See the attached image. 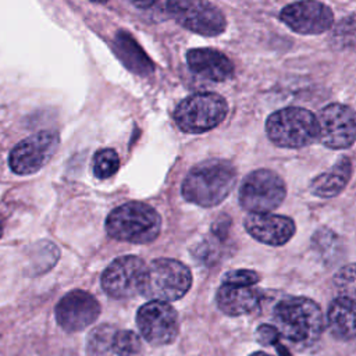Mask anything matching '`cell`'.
Instances as JSON below:
<instances>
[{
  "label": "cell",
  "mask_w": 356,
  "mask_h": 356,
  "mask_svg": "<svg viewBox=\"0 0 356 356\" xmlns=\"http://www.w3.org/2000/svg\"><path fill=\"white\" fill-rule=\"evenodd\" d=\"M236 182V170L227 161L211 159L195 165L182 182V196L197 206L213 207L220 204Z\"/></svg>",
  "instance_id": "6da1fadb"
},
{
  "label": "cell",
  "mask_w": 356,
  "mask_h": 356,
  "mask_svg": "<svg viewBox=\"0 0 356 356\" xmlns=\"http://www.w3.org/2000/svg\"><path fill=\"white\" fill-rule=\"evenodd\" d=\"M275 328L281 335L293 342L312 343L324 328L320 306L302 296L284 298L274 307Z\"/></svg>",
  "instance_id": "7a4b0ae2"
},
{
  "label": "cell",
  "mask_w": 356,
  "mask_h": 356,
  "mask_svg": "<svg viewBox=\"0 0 356 356\" xmlns=\"http://www.w3.org/2000/svg\"><path fill=\"white\" fill-rule=\"evenodd\" d=\"M160 229L161 217L152 206L142 202L124 203L106 218V231L117 241L149 243L159 236Z\"/></svg>",
  "instance_id": "3957f363"
},
{
  "label": "cell",
  "mask_w": 356,
  "mask_h": 356,
  "mask_svg": "<svg viewBox=\"0 0 356 356\" xmlns=\"http://www.w3.org/2000/svg\"><path fill=\"white\" fill-rule=\"evenodd\" d=\"M192 285L191 270L174 259H156L146 266L140 295L150 300L172 302L181 299Z\"/></svg>",
  "instance_id": "277c9868"
},
{
  "label": "cell",
  "mask_w": 356,
  "mask_h": 356,
  "mask_svg": "<svg viewBox=\"0 0 356 356\" xmlns=\"http://www.w3.org/2000/svg\"><path fill=\"white\" fill-rule=\"evenodd\" d=\"M266 132L273 143L298 149L313 143L320 135L317 117L302 107H285L266 121Z\"/></svg>",
  "instance_id": "5b68a950"
},
{
  "label": "cell",
  "mask_w": 356,
  "mask_h": 356,
  "mask_svg": "<svg viewBox=\"0 0 356 356\" xmlns=\"http://www.w3.org/2000/svg\"><path fill=\"white\" fill-rule=\"evenodd\" d=\"M228 113L222 96L214 92H200L185 97L174 111V121L186 134H202L221 124Z\"/></svg>",
  "instance_id": "8992f818"
},
{
  "label": "cell",
  "mask_w": 356,
  "mask_h": 356,
  "mask_svg": "<svg viewBox=\"0 0 356 356\" xmlns=\"http://www.w3.org/2000/svg\"><path fill=\"white\" fill-rule=\"evenodd\" d=\"M282 178L271 170L260 168L246 175L239 188V203L249 214L270 213L285 199Z\"/></svg>",
  "instance_id": "52a82bcc"
},
{
  "label": "cell",
  "mask_w": 356,
  "mask_h": 356,
  "mask_svg": "<svg viewBox=\"0 0 356 356\" xmlns=\"http://www.w3.org/2000/svg\"><path fill=\"white\" fill-rule=\"evenodd\" d=\"M165 13L181 26L204 36L224 32L227 21L224 14L211 3L202 0H174L164 3Z\"/></svg>",
  "instance_id": "ba28073f"
},
{
  "label": "cell",
  "mask_w": 356,
  "mask_h": 356,
  "mask_svg": "<svg viewBox=\"0 0 356 356\" xmlns=\"http://www.w3.org/2000/svg\"><path fill=\"white\" fill-rule=\"evenodd\" d=\"M60 145L56 131L36 132L17 143L8 156V165L18 175H29L44 167Z\"/></svg>",
  "instance_id": "9c48e42d"
},
{
  "label": "cell",
  "mask_w": 356,
  "mask_h": 356,
  "mask_svg": "<svg viewBox=\"0 0 356 356\" xmlns=\"http://www.w3.org/2000/svg\"><path fill=\"white\" fill-rule=\"evenodd\" d=\"M136 324L142 337L154 346L168 345L178 335V314L165 302L150 300L140 306Z\"/></svg>",
  "instance_id": "30bf717a"
},
{
  "label": "cell",
  "mask_w": 356,
  "mask_h": 356,
  "mask_svg": "<svg viewBox=\"0 0 356 356\" xmlns=\"http://www.w3.org/2000/svg\"><path fill=\"white\" fill-rule=\"evenodd\" d=\"M145 261L138 256H121L113 260L102 274V288L115 299L132 298L140 292Z\"/></svg>",
  "instance_id": "8fae6325"
},
{
  "label": "cell",
  "mask_w": 356,
  "mask_h": 356,
  "mask_svg": "<svg viewBox=\"0 0 356 356\" xmlns=\"http://www.w3.org/2000/svg\"><path fill=\"white\" fill-rule=\"evenodd\" d=\"M318 139L330 149H346L356 142V113L345 104L331 103L317 115Z\"/></svg>",
  "instance_id": "7c38bea8"
},
{
  "label": "cell",
  "mask_w": 356,
  "mask_h": 356,
  "mask_svg": "<svg viewBox=\"0 0 356 356\" xmlns=\"http://www.w3.org/2000/svg\"><path fill=\"white\" fill-rule=\"evenodd\" d=\"M280 19L296 33L318 35L332 26L334 14L324 3L296 1L281 10Z\"/></svg>",
  "instance_id": "4fadbf2b"
},
{
  "label": "cell",
  "mask_w": 356,
  "mask_h": 356,
  "mask_svg": "<svg viewBox=\"0 0 356 356\" xmlns=\"http://www.w3.org/2000/svg\"><path fill=\"white\" fill-rule=\"evenodd\" d=\"M54 313L63 330L76 332L95 323L100 314V305L89 292L74 289L58 300Z\"/></svg>",
  "instance_id": "5bb4252c"
},
{
  "label": "cell",
  "mask_w": 356,
  "mask_h": 356,
  "mask_svg": "<svg viewBox=\"0 0 356 356\" xmlns=\"http://www.w3.org/2000/svg\"><path fill=\"white\" fill-rule=\"evenodd\" d=\"M243 225L252 238L270 246L285 245L296 231L292 218L273 213L248 214Z\"/></svg>",
  "instance_id": "9a60e30c"
},
{
  "label": "cell",
  "mask_w": 356,
  "mask_h": 356,
  "mask_svg": "<svg viewBox=\"0 0 356 356\" xmlns=\"http://www.w3.org/2000/svg\"><path fill=\"white\" fill-rule=\"evenodd\" d=\"M186 63L196 75L222 82L234 75V64L221 51L214 49H192L186 53Z\"/></svg>",
  "instance_id": "2e32d148"
},
{
  "label": "cell",
  "mask_w": 356,
  "mask_h": 356,
  "mask_svg": "<svg viewBox=\"0 0 356 356\" xmlns=\"http://www.w3.org/2000/svg\"><path fill=\"white\" fill-rule=\"evenodd\" d=\"M218 309L228 316H242L259 307L260 298L250 286H236L222 284L216 295Z\"/></svg>",
  "instance_id": "e0dca14e"
},
{
  "label": "cell",
  "mask_w": 356,
  "mask_h": 356,
  "mask_svg": "<svg viewBox=\"0 0 356 356\" xmlns=\"http://www.w3.org/2000/svg\"><path fill=\"white\" fill-rule=\"evenodd\" d=\"M352 175V163L348 157H341L330 171L317 175L310 182V192L317 197H334L348 185Z\"/></svg>",
  "instance_id": "ac0fdd59"
},
{
  "label": "cell",
  "mask_w": 356,
  "mask_h": 356,
  "mask_svg": "<svg viewBox=\"0 0 356 356\" xmlns=\"http://www.w3.org/2000/svg\"><path fill=\"white\" fill-rule=\"evenodd\" d=\"M327 321L335 338L342 341L356 338V303L341 296L335 298L330 303Z\"/></svg>",
  "instance_id": "d6986e66"
},
{
  "label": "cell",
  "mask_w": 356,
  "mask_h": 356,
  "mask_svg": "<svg viewBox=\"0 0 356 356\" xmlns=\"http://www.w3.org/2000/svg\"><path fill=\"white\" fill-rule=\"evenodd\" d=\"M114 47L120 60L132 72L139 75H149L153 72L152 60L129 32L120 31L114 38Z\"/></svg>",
  "instance_id": "ffe728a7"
},
{
  "label": "cell",
  "mask_w": 356,
  "mask_h": 356,
  "mask_svg": "<svg viewBox=\"0 0 356 356\" xmlns=\"http://www.w3.org/2000/svg\"><path fill=\"white\" fill-rule=\"evenodd\" d=\"M120 167V159L113 149H100L92 159V170L96 178L106 179L113 177Z\"/></svg>",
  "instance_id": "44dd1931"
},
{
  "label": "cell",
  "mask_w": 356,
  "mask_h": 356,
  "mask_svg": "<svg viewBox=\"0 0 356 356\" xmlns=\"http://www.w3.org/2000/svg\"><path fill=\"white\" fill-rule=\"evenodd\" d=\"M115 331L117 328L111 325H99L97 328H95L88 337V353L90 356H100L111 352V342Z\"/></svg>",
  "instance_id": "7402d4cb"
},
{
  "label": "cell",
  "mask_w": 356,
  "mask_h": 356,
  "mask_svg": "<svg viewBox=\"0 0 356 356\" xmlns=\"http://www.w3.org/2000/svg\"><path fill=\"white\" fill-rule=\"evenodd\" d=\"M334 285L341 298L356 303V263L348 264L338 270L334 277Z\"/></svg>",
  "instance_id": "603a6c76"
},
{
  "label": "cell",
  "mask_w": 356,
  "mask_h": 356,
  "mask_svg": "<svg viewBox=\"0 0 356 356\" xmlns=\"http://www.w3.org/2000/svg\"><path fill=\"white\" fill-rule=\"evenodd\" d=\"M140 349V339L134 331L117 330L111 342V352L118 356H132Z\"/></svg>",
  "instance_id": "cb8c5ba5"
},
{
  "label": "cell",
  "mask_w": 356,
  "mask_h": 356,
  "mask_svg": "<svg viewBox=\"0 0 356 356\" xmlns=\"http://www.w3.org/2000/svg\"><path fill=\"white\" fill-rule=\"evenodd\" d=\"M332 40L342 49L356 46V14L349 15L337 25L332 33Z\"/></svg>",
  "instance_id": "d4e9b609"
},
{
  "label": "cell",
  "mask_w": 356,
  "mask_h": 356,
  "mask_svg": "<svg viewBox=\"0 0 356 356\" xmlns=\"http://www.w3.org/2000/svg\"><path fill=\"white\" fill-rule=\"evenodd\" d=\"M257 281H259V274L253 270H246V268L228 271L222 277V284L236 285V286H252Z\"/></svg>",
  "instance_id": "484cf974"
},
{
  "label": "cell",
  "mask_w": 356,
  "mask_h": 356,
  "mask_svg": "<svg viewBox=\"0 0 356 356\" xmlns=\"http://www.w3.org/2000/svg\"><path fill=\"white\" fill-rule=\"evenodd\" d=\"M256 337L261 345H274L280 338V332L275 325L261 324L256 331Z\"/></svg>",
  "instance_id": "4316f807"
},
{
  "label": "cell",
  "mask_w": 356,
  "mask_h": 356,
  "mask_svg": "<svg viewBox=\"0 0 356 356\" xmlns=\"http://www.w3.org/2000/svg\"><path fill=\"white\" fill-rule=\"evenodd\" d=\"M249 356H271V355L264 353V352H254V353H252V355H249Z\"/></svg>",
  "instance_id": "83f0119b"
},
{
  "label": "cell",
  "mask_w": 356,
  "mask_h": 356,
  "mask_svg": "<svg viewBox=\"0 0 356 356\" xmlns=\"http://www.w3.org/2000/svg\"><path fill=\"white\" fill-rule=\"evenodd\" d=\"M3 235V225H1V222H0V236Z\"/></svg>",
  "instance_id": "f1b7e54d"
}]
</instances>
